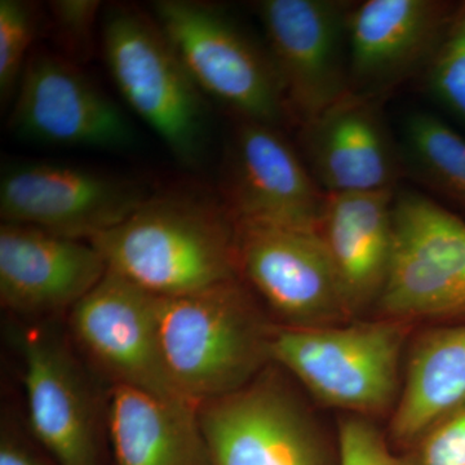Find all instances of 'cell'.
<instances>
[{"mask_svg": "<svg viewBox=\"0 0 465 465\" xmlns=\"http://www.w3.org/2000/svg\"><path fill=\"white\" fill-rule=\"evenodd\" d=\"M0 465H51L15 428L5 425L0 440Z\"/></svg>", "mask_w": 465, "mask_h": 465, "instance_id": "27", "label": "cell"}, {"mask_svg": "<svg viewBox=\"0 0 465 465\" xmlns=\"http://www.w3.org/2000/svg\"><path fill=\"white\" fill-rule=\"evenodd\" d=\"M8 131L35 145L128 152L136 130L74 61L33 51L12 101Z\"/></svg>", "mask_w": 465, "mask_h": 465, "instance_id": "8", "label": "cell"}, {"mask_svg": "<svg viewBox=\"0 0 465 465\" xmlns=\"http://www.w3.org/2000/svg\"><path fill=\"white\" fill-rule=\"evenodd\" d=\"M70 329L76 344L113 385L183 399L164 366L158 296L108 271L70 311Z\"/></svg>", "mask_w": 465, "mask_h": 465, "instance_id": "13", "label": "cell"}, {"mask_svg": "<svg viewBox=\"0 0 465 465\" xmlns=\"http://www.w3.org/2000/svg\"><path fill=\"white\" fill-rule=\"evenodd\" d=\"M198 409L177 397L112 385L105 423L116 465H211Z\"/></svg>", "mask_w": 465, "mask_h": 465, "instance_id": "19", "label": "cell"}, {"mask_svg": "<svg viewBox=\"0 0 465 465\" xmlns=\"http://www.w3.org/2000/svg\"><path fill=\"white\" fill-rule=\"evenodd\" d=\"M97 0H54L48 3L50 25L63 56L78 64L90 58L101 12Z\"/></svg>", "mask_w": 465, "mask_h": 465, "instance_id": "24", "label": "cell"}, {"mask_svg": "<svg viewBox=\"0 0 465 465\" xmlns=\"http://www.w3.org/2000/svg\"><path fill=\"white\" fill-rule=\"evenodd\" d=\"M451 8L437 0H366L348 17L349 88L378 99L430 64Z\"/></svg>", "mask_w": 465, "mask_h": 465, "instance_id": "15", "label": "cell"}, {"mask_svg": "<svg viewBox=\"0 0 465 465\" xmlns=\"http://www.w3.org/2000/svg\"><path fill=\"white\" fill-rule=\"evenodd\" d=\"M415 446L412 465H465V403L437 420Z\"/></svg>", "mask_w": 465, "mask_h": 465, "instance_id": "26", "label": "cell"}, {"mask_svg": "<svg viewBox=\"0 0 465 465\" xmlns=\"http://www.w3.org/2000/svg\"><path fill=\"white\" fill-rule=\"evenodd\" d=\"M351 2L262 0L256 5L289 112L300 124L347 94Z\"/></svg>", "mask_w": 465, "mask_h": 465, "instance_id": "10", "label": "cell"}, {"mask_svg": "<svg viewBox=\"0 0 465 465\" xmlns=\"http://www.w3.org/2000/svg\"><path fill=\"white\" fill-rule=\"evenodd\" d=\"M36 5L24 0L0 2V100L12 104L39 27Z\"/></svg>", "mask_w": 465, "mask_h": 465, "instance_id": "23", "label": "cell"}, {"mask_svg": "<svg viewBox=\"0 0 465 465\" xmlns=\"http://www.w3.org/2000/svg\"><path fill=\"white\" fill-rule=\"evenodd\" d=\"M150 195L137 180L97 168L48 159L11 162L0 177V216L3 223L90 242Z\"/></svg>", "mask_w": 465, "mask_h": 465, "instance_id": "7", "label": "cell"}, {"mask_svg": "<svg viewBox=\"0 0 465 465\" xmlns=\"http://www.w3.org/2000/svg\"><path fill=\"white\" fill-rule=\"evenodd\" d=\"M27 416L34 439L57 465H101L100 403L87 372L54 330L20 336Z\"/></svg>", "mask_w": 465, "mask_h": 465, "instance_id": "14", "label": "cell"}, {"mask_svg": "<svg viewBox=\"0 0 465 465\" xmlns=\"http://www.w3.org/2000/svg\"><path fill=\"white\" fill-rule=\"evenodd\" d=\"M339 464L412 465L388 448L384 437L365 416L351 415L339 427Z\"/></svg>", "mask_w": 465, "mask_h": 465, "instance_id": "25", "label": "cell"}, {"mask_svg": "<svg viewBox=\"0 0 465 465\" xmlns=\"http://www.w3.org/2000/svg\"><path fill=\"white\" fill-rule=\"evenodd\" d=\"M409 327L382 317L332 326L273 327L269 354L324 405L369 418L399 402Z\"/></svg>", "mask_w": 465, "mask_h": 465, "instance_id": "4", "label": "cell"}, {"mask_svg": "<svg viewBox=\"0 0 465 465\" xmlns=\"http://www.w3.org/2000/svg\"><path fill=\"white\" fill-rule=\"evenodd\" d=\"M465 403V324L428 330L412 342L391 432L415 445L437 420Z\"/></svg>", "mask_w": 465, "mask_h": 465, "instance_id": "20", "label": "cell"}, {"mask_svg": "<svg viewBox=\"0 0 465 465\" xmlns=\"http://www.w3.org/2000/svg\"><path fill=\"white\" fill-rule=\"evenodd\" d=\"M394 191L326 193L318 232L351 317L376 307L394 246Z\"/></svg>", "mask_w": 465, "mask_h": 465, "instance_id": "18", "label": "cell"}, {"mask_svg": "<svg viewBox=\"0 0 465 465\" xmlns=\"http://www.w3.org/2000/svg\"><path fill=\"white\" fill-rule=\"evenodd\" d=\"M223 195L237 225L318 231L326 192L278 127L241 119L226 158Z\"/></svg>", "mask_w": 465, "mask_h": 465, "instance_id": "12", "label": "cell"}, {"mask_svg": "<svg viewBox=\"0 0 465 465\" xmlns=\"http://www.w3.org/2000/svg\"><path fill=\"white\" fill-rule=\"evenodd\" d=\"M302 125L304 161L323 192L394 191L405 173L378 99L349 91Z\"/></svg>", "mask_w": 465, "mask_h": 465, "instance_id": "16", "label": "cell"}, {"mask_svg": "<svg viewBox=\"0 0 465 465\" xmlns=\"http://www.w3.org/2000/svg\"><path fill=\"white\" fill-rule=\"evenodd\" d=\"M90 242L108 271L158 298L197 292L240 274L234 219L224 204L198 193L152 194Z\"/></svg>", "mask_w": 465, "mask_h": 465, "instance_id": "1", "label": "cell"}, {"mask_svg": "<svg viewBox=\"0 0 465 465\" xmlns=\"http://www.w3.org/2000/svg\"><path fill=\"white\" fill-rule=\"evenodd\" d=\"M403 168L433 191L465 207V139L430 113L407 116L400 143Z\"/></svg>", "mask_w": 465, "mask_h": 465, "instance_id": "21", "label": "cell"}, {"mask_svg": "<svg viewBox=\"0 0 465 465\" xmlns=\"http://www.w3.org/2000/svg\"><path fill=\"white\" fill-rule=\"evenodd\" d=\"M211 465H330L316 421L274 375L198 409Z\"/></svg>", "mask_w": 465, "mask_h": 465, "instance_id": "9", "label": "cell"}, {"mask_svg": "<svg viewBox=\"0 0 465 465\" xmlns=\"http://www.w3.org/2000/svg\"><path fill=\"white\" fill-rule=\"evenodd\" d=\"M237 228L240 273L284 326L348 322L351 314L317 229Z\"/></svg>", "mask_w": 465, "mask_h": 465, "instance_id": "11", "label": "cell"}, {"mask_svg": "<svg viewBox=\"0 0 465 465\" xmlns=\"http://www.w3.org/2000/svg\"><path fill=\"white\" fill-rule=\"evenodd\" d=\"M152 16L204 94L241 119L278 127L289 108L268 50L223 8L198 0H158Z\"/></svg>", "mask_w": 465, "mask_h": 465, "instance_id": "5", "label": "cell"}, {"mask_svg": "<svg viewBox=\"0 0 465 465\" xmlns=\"http://www.w3.org/2000/svg\"><path fill=\"white\" fill-rule=\"evenodd\" d=\"M394 246L382 318L410 323L465 316V223L427 195L396 193Z\"/></svg>", "mask_w": 465, "mask_h": 465, "instance_id": "6", "label": "cell"}, {"mask_svg": "<svg viewBox=\"0 0 465 465\" xmlns=\"http://www.w3.org/2000/svg\"><path fill=\"white\" fill-rule=\"evenodd\" d=\"M158 330L174 390L198 406L246 387L271 361L273 327L238 278L158 298Z\"/></svg>", "mask_w": 465, "mask_h": 465, "instance_id": "2", "label": "cell"}, {"mask_svg": "<svg viewBox=\"0 0 465 465\" xmlns=\"http://www.w3.org/2000/svg\"><path fill=\"white\" fill-rule=\"evenodd\" d=\"M101 45L127 105L180 163L201 164L210 140L204 94L154 17L134 5H106L101 15Z\"/></svg>", "mask_w": 465, "mask_h": 465, "instance_id": "3", "label": "cell"}, {"mask_svg": "<svg viewBox=\"0 0 465 465\" xmlns=\"http://www.w3.org/2000/svg\"><path fill=\"white\" fill-rule=\"evenodd\" d=\"M106 272L91 242L30 225H0V302L14 313L45 317L72 311Z\"/></svg>", "mask_w": 465, "mask_h": 465, "instance_id": "17", "label": "cell"}, {"mask_svg": "<svg viewBox=\"0 0 465 465\" xmlns=\"http://www.w3.org/2000/svg\"><path fill=\"white\" fill-rule=\"evenodd\" d=\"M423 74L430 96L465 124V3L454 9Z\"/></svg>", "mask_w": 465, "mask_h": 465, "instance_id": "22", "label": "cell"}]
</instances>
